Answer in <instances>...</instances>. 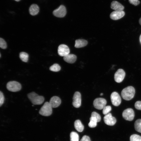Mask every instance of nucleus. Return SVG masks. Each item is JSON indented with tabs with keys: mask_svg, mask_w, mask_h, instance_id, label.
I'll list each match as a JSON object with an SVG mask.
<instances>
[{
	"mask_svg": "<svg viewBox=\"0 0 141 141\" xmlns=\"http://www.w3.org/2000/svg\"><path fill=\"white\" fill-rule=\"evenodd\" d=\"M77 59L76 55L73 54H68L63 57V59L66 62L72 63H74Z\"/></svg>",
	"mask_w": 141,
	"mask_h": 141,
	"instance_id": "nucleus-16",
	"label": "nucleus"
},
{
	"mask_svg": "<svg viewBox=\"0 0 141 141\" xmlns=\"http://www.w3.org/2000/svg\"><path fill=\"white\" fill-rule=\"evenodd\" d=\"M74 126L76 130L78 132H81L84 130V126L79 120H78L75 121Z\"/></svg>",
	"mask_w": 141,
	"mask_h": 141,
	"instance_id": "nucleus-19",
	"label": "nucleus"
},
{
	"mask_svg": "<svg viewBox=\"0 0 141 141\" xmlns=\"http://www.w3.org/2000/svg\"><path fill=\"white\" fill-rule=\"evenodd\" d=\"M90 121L88 124L89 127L91 128L95 127L98 122L97 120L95 118L91 117L90 119Z\"/></svg>",
	"mask_w": 141,
	"mask_h": 141,
	"instance_id": "nucleus-21",
	"label": "nucleus"
},
{
	"mask_svg": "<svg viewBox=\"0 0 141 141\" xmlns=\"http://www.w3.org/2000/svg\"><path fill=\"white\" fill-rule=\"evenodd\" d=\"M134 127L136 131L141 133V119H138L136 121Z\"/></svg>",
	"mask_w": 141,
	"mask_h": 141,
	"instance_id": "nucleus-20",
	"label": "nucleus"
},
{
	"mask_svg": "<svg viewBox=\"0 0 141 141\" xmlns=\"http://www.w3.org/2000/svg\"><path fill=\"white\" fill-rule=\"evenodd\" d=\"M122 116L125 120L129 121H132L133 119L134 118V112L132 108H127L123 112Z\"/></svg>",
	"mask_w": 141,
	"mask_h": 141,
	"instance_id": "nucleus-6",
	"label": "nucleus"
},
{
	"mask_svg": "<svg viewBox=\"0 0 141 141\" xmlns=\"http://www.w3.org/2000/svg\"><path fill=\"white\" fill-rule=\"evenodd\" d=\"M110 99L112 104L114 106H118L121 103V97L118 93L116 92H114L111 93Z\"/></svg>",
	"mask_w": 141,
	"mask_h": 141,
	"instance_id": "nucleus-8",
	"label": "nucleus"
},
{
	"mask_svg": "<svg viewBox=\"0 0 141 141\" xmlns=\"http://www.w3.org/2000/svg\"><path fill=\"white\" fill-rule=\"evenodd\" d=\"M134 107L136 109L141 110V101H136L135 103Z\"/></svg>",
	"mask_w": 141,
	"mask_h": 141,
	"instance_id": "nucleus-29",
	"label": "nucleus"
},
{
	"mask_svg": "<svg viewBox=\"0 0 141 141\" xmlns=\"http://www.w3.org/2000/svg\"><path fill=\"white\" fill-rule=\"evenodd\" d=\"M79 136L76 132H71L70 134V141H79Z\"/></svg>",
	"mask_w": 141,
	"mask_h": 141,
	"instance_id": "nucleus-22",
	"label": "nucleus"
},
{
	"mask_svg": "<svg viewBox=\"0 0 141 141\" xmlns=\"http://www.w3.org/2000/svg\"><path fill=\"white\" fill-rule=\"evenodd\" d=\"M130 141H141V136L137 134H133L130 137Z\"/></svg>",
	"mask_w": 141,
	"mask_h": 141,
	"instance_id": "nucleus-25",
	"label": "nucleus"
},
{
	"mask_svg": "<svg viewBox=\"0 0 141 141\" xmlns=\"http://www.w3.org/2000/svg\"><path fill=\"white\" fill-rule=\"evenodd\" d=\"M15 0V1H20V0Z\"/></svg>",
	"mask_w": 141,
	"mask_h": 141,
	"instance_id": "nucleus-36",
	"label": "nucleus"
},
{
	"mask_svg": "<svg viewBox=\"0 0 141 141\" xmlns=\"http://www.w3.org/2000/svg\"><path fill=\"white\" fill-rule=\"evenodd\" d=\"M52 113V108L49 102H45L41 107L39 113L41 115L44 116H48L51 115Z\"/></svg>",
	"mask_w": 141,
	"mask_h": 141,
	"instance_id": "nucleus-3",
	"label": "nucleus"
},
{
	"mask_svg": "<svg viewBox=\"0 0 141 141\" xmlns=\"http://www.w3.org/2000/svg\"><path fill=\"white\" fill-rule=\"evenodd\" d=\"M111 8L115 11H122L124 9V7L120 3L116 1H113L111 4Z\"/></svg>",
	"mask_w": 141,
	"mask_h": 141,
	"instance_id": "nucleus-15",
	"label": "nucleus"
},
{
	"mask_svg": "<svg viewBox=\"0 0 141 141\" xmlns=\"http://www.w3.org/2000/svg\"><path fill=\"white\" fill-rule=\"evenodd\" d=\"M49 69L51 71L57 72L60 70L61 67L59 64L57 63H55L50 66Z\"/></svg>",
	"mask_w": 141,
	"mask_h": 141,
	"instance_id": "nucleus-24",
	"label": "nucleus"
},
{
	"mask_svg": "<svg viewBox=\"0 0 141 141\" xmlns=\"http://www.w3.org/2000/svg\"><path fill=\"white\" fill-rule=\"evenodd\" d=\"M0 47L1 48L5 49L7 47V44L5 41L2 38H0Z\"/></svg>",
	"mask_w": 141,
	"mask_h": 141,
	"instance_id": "nucleus-28",
	"label": "nucleus"
},
{
	"mask_svg": "<svg viewBox=\"0 0 141 141\" xmlns=\"http://www.w3.org/2000/svg\"><path fill=\"white\" fill-rule=\"evenodd\" d=\"M103 113L104 115H106L111 111V107L110 106H105L103 109Z\"/></svg>",
	"mask_w": 141,
	"mask_h": 141,
	"instance_id": "nucleus-26",
	"label": "nucleus"
},
{
	"mask_svg": "<svg viewBox=\"0 0 141 141\" xmlns=\"http://www.w3.org/2000/svg\"><path fill=\"white\" fill-rule=\"evenodd\" d=\"M4 100V95L1 91L0 92V106L1 107L3 104Z\"/></svg>",
	"mask_w": 141,
	"mask_h": 141,
	"instance_id": "nucleus-30",
	"label": "nucleus"
},
{
	"mask_svg": "<svg viewBox=\"0 0 141 141\" xmlns=\"http://www.w3.org/2000/svg\"><path fill=\"white\" fill-rule=\"evenodd\" d=\"M125 15V13L123 10L114 11L111 13L110 16L111 19L117 20L122 18Z\"/></svg>",
	"mask_w": 141,
	"mask_h": 141,
	"instance_id": "nucleus-13",
	"label": "nucleus"
},
{
	"mask_svg": "<svg viewBox=\"0 0 141 141\" xmlns=\"http://www.w3.org/2000/svg\"><path fill=\"white\" fill-rule=\"evenodd\" d=\"M91 117H93L96 118L98 122H99L101 120L100 115L96 112L93 111L91 114Z\"/></svg>",
	"mask_w": 141,
	"mask_h": 141,
	"instance_id": "nucleus-27",
	"label": "nucleus"
},
{
	"mask_svg": "<svg viewBox=\"0 0 141 141\" xmlns=\"http://www.w3.org/2000/svg\"><path fill=\"white\" fill-rule=\"evenodd\" d=\"M27 96L29 99L34 105L41 104L44 100V97L39 96L33 92L28 93Z\"/></svg>",
	"mask_w": 141,
	"mask_h": 141,
	"instance_id": "nucleus-2",
	"label": "nucleus"
},
{
	"mask_svg": "<svg viewBox=\"0 0 141 141\" xmlns=\"http://www.w3.org/2000/svg\"><path fill=\"white\" fill-rule=\"evenodd\" d=\"M80 141H91L90 138L86 135L83 136Z\"/></svg>",
	"mask_w": 141,
	"mask_h": 141,
	"instance_id": "nucleus-32",
	"label": "nucleus"
},
{
	"mask_svg": "<svg viewBox=\"0 0 141 141\" xmlns=\"http://www.w3.org/2000/svg\"><path fill=\"white\" fill-rule=\"evenodd\" d=\"M107 101L104 98H98L95 99L93 102V105L95 108L101 110L106 106Z\"/></svg>",
	"mask_w": 141,
	"mask_h": 141,
	"instance_id": "nucleus-5",
	"label": "nucleus"
},
{
	"mask_svg": "<svg viewBox=\"0 0 141 141\" xmlns=\"http://www.w3.org/2000/svg\"><path fill=\"white\" fill-rule=\"evenodd\" d=\"M125 75V73L124 71L122 69H119L114 74V80L117 83H121L124 79Z\"/></svg>",
	"mask_w": 141,
	"mask_h": 141,
	"instance_id": "nucleus-9",
	"label": "nucleus"
},
{
	"mask_svg": "<svg viewBox=\"0 0 141 141\" xmlns=\"http://www.w3.org/2000/svg\"><path fill=\"white\" fill-rule=\"evenodd\" d=\"M53 14L55 16L57 17H63L66 14V8L64 6L61 5L53 11Z\"/></svg>",
	"mask_w": 141,
	"mask_h": 141,
	"instance_id": "nucleus-7",
	"label": "nucleus"
},
{
	"mask_svg": "<svg viewBox=\"0 0 141 141\" xmlns=\"http://www.w3.org/2000/svg\"><path fill=\"white\" fill-rule=\"evenodd\" d=\"M28 54L25 52H21L20 53V58L23 62H27L28 60Z\"/></svg>",
	"mask_w": 141,
	"mask_h": 141,
	"instance_id": "nucleus-23",
	"label": "nucleus"
},
{
	"mask_svg": "<svg viewBox=\"0 0 141 141\" xmlns=\"http://www.w3.org/2000/svg\"><path fill=\"white\" fill-rule=\"evenodd\" d=\"M129 3L135 6L138 5L140 3L138 0H128Z\"/></svg>",
	"mask_w": 141,
	"mask_h": 141,
	"instance_id": "nucleus-31",
	"label": "nucleus"
},
{
	"mask_svg": "<svg viewBox=\"0 0 141 141\" xmlns=\"http://www.w3.org/2000/svg\"><path fill=\"white\" fill-rule=\"evenodd\" d=\"M87 42L83 39H77L75 41V47L79 48L84 47L87 44Z\"/></svg>",
	"mask_w": 141,
	"mask_h": 141,
	"instance_id": "nucleus-18",
	"label": "nucleus"
},
{
	"mask_svg": "<svg viewBox=\"0 0 141 141\" xmlns=\"http://www.w3.org/2000/svg\"><path fill=\"white\" fill-rule=\"evenodd\" d=\"M70 50L68 47L64 44L60 45L58 47V53L61 56H64L69 54Z\"/></svg>",
	"mask_w": 141,
	"mask_h": 141,
	"instance_id": "nucleus-12",
	"label": "nucleus"
},
{
	"mask_svg": "<svg viewBox=\"0 0 141 141\" xmlns=\"http://www.w3.org/2000/svg\"><path fill=\"white\" fill-rule=\"evenodd\" d=\"M103 120L106 124L111 126L114 125L116 121V118L113 116L110 113L105 115L104 117Z\"/></svg>",
	"mask_w": 141,
	"mask_h": 141,
	"instance_id": "nucleus-11",
	"label": "nucleus"
},
{
	"mask_svg": "<svg viewBox=\"0 0 141 141\" xmlns=\"http://www.w3.org/2000/svg\"><path fill=\"white\" fill-rule=\"evenodd\" d=\"M49 103L52 108H56L60 104L61 100L59 97L54 96L51 98Z\"/></svg>",
	"mask_w": 141,
	"mask_h": 141,
	"instance_id": "nucleus-14",
	"label": "nucleus"
},
{
	"mask_svg": "<svg viewBox=\"0 0 141 141\" xmlns=\"http://www.w3.org/2000/svg\"><path fill=\"white\" fill-rule=\"evenodd\" d=\"M135 92V89L134 87L129 86L124 89L121 92V94L124 99L129 101L133 98Z\"/></svg>",
	"mask_w": 141,
	"mask_h": 141,
	"instance_id": "nucleus-1",
	"label": "nucleus"
},
{
	"mask_svg": "<svg viewBox=\"0 0 141 141\" xmlns=\"http://www.w3.org/2000/svg\"><path fill=\"white\" fill-rule=\"evenodd\" d=\"M39 8L38 6L35 4L31 5L29 8V12L32 15L34 16L37 15L39 11Z\"/></svg>",
	"mask_w": 141,
	"mask_h": 141,
	"instance_id": "nucleus-17",
	"label": "nucleus"
},
{
	"mask_svg": "<svg viewBox=\"0 0 141 141\" xmlns=\"http://www.w3.org/2000/svg\"><path fill=\"white\" fill-rule=\"evenodd\" d=\"M139 23L141 25V17L139 19Z\"/></svg>",
	"mask_w": 141,
	"mask_h": 141,
	"instance_id": "nucleus-34",
	"label": "nucleus"
},
{
	"mask_svg": "<svg viewBox=\"0 0 141 141\" xmlns=\"http://www.w3.org/2000/svg\"><path fill=\"white\" fill-rule=\"evenodd\" d=\"M139 41L140 42L141 44V34L140 35L139 38Z\"/></svg>",
	"mask_w": 141,
	"mask_h": 141,
	"instance_id": "nucleus-33",
	"label": "nucleus"
},
{
	"mask_svg": "<svg viewBox=\"0 0 141 141\" xmlns=\"http://www.w3.org/2000/svg\"><path fill=\"white\" fill-rule=\"evenodd\" d=\"M7 88L10 91L16 92L21 90V85L17 81H11L8 82L7 84Z\"/></svg>",
	"mask_w": 141,
	"mask_h": 141,
	"instance_id": "nucleus-4",
	"label": "nucleus"
},
{
	"mask_svg": "<svg viewBox=\"0 0 141 141\" xmlns=\"http://www.w3.org/2000/svg\"><path fill=\"white\" fill-rule=\"evenodd\" d=\"M81 97L80 93L78 92H76L73 97V105L76 108L80 107L81 105Z\"/></svg>",
	"mask_w": 141,
	"mask_h": 141,
	"instance_id": "nucleus-10",
	"label": "nucleus"
},
{
	"mask_svg": "<svg viewBox=\"0 0 141 141\" xmlns=\"http://www.w3.org/2000/svg\"><path fill=\"white\" fill-rule=\"evenodd\" d=\"M103 95V93H101L100 94V95L101 96H102Z\"/></svg>",
	"mask_w": 141,
	"mask_h": 141,
	"instance_id": "nucleus-35",
	"label": "nucleus"
}]
</instances>
